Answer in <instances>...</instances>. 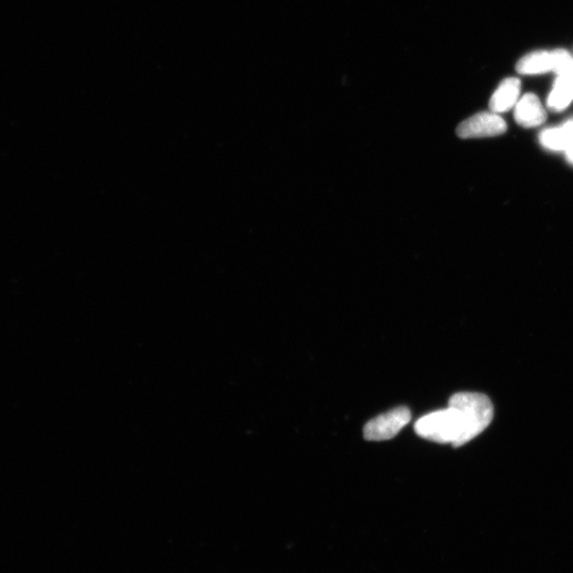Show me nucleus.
<instances>
[{
    "instance_id": "nucleus-1",
    "label": "nucleus",
    "mask_w": 573,
    "mask_h": 573,
    "mask_svg": "<svg viewBox=\"0 0 573 573\" xmlns=\"http://www.w3.org/2000/svg\"><path fill=\"white\" fill-rule=\"evenodd\" d=\"M493 406L485 394L457 393L451 397L448 408L427 414L414 425L423 439L461 447L490 426Z\"/></svg>"
},
{
    "instance_id": "nucleus-2",
    "label": "nucleus",
    "mask_w": 573,
    "mask_h": 573,
    "mask_svg": "<svg viewBox=\"0 0 573 573\" xmlns=\"http://www.w3.org/2000/svg\"><path fill=\"white\" fill-rule=\"evenodd\" d=\"M411 417V411L407 407L395 408L368 422L363 429V435L367 441L393 439L410 423Z\"/></svg>"
},
{
    "instance_id": "nucleus-3",
    "label": "nucleus",
    "mask_w": 573,
    "mask_h": 573,
    "mask_svg": "<svg viewBox=\"0 0 573 573\" xmlns=\"http://www.w3.org/2000/svg\"><path fill=\"white\" fill-rule=\"evenodd\" d=\"M506 131V122L493 112L479 113L459 123L457 129L459 138L464 139L491 138Z\"/></svg>"
},
{
    "instance_id": "nucleus-4",
    "label": "nucleus",
    "mask_w": 573,
    "mask_h": 573,
    "mask_svg": "<svg viewBox=\"0 0 573 573\" xmlns=\"http://www.w3.org/2000/svg\"><path fill=\"white\" fill-rule=\"evenodd\" d=\"M546 111L535 94L527 93L515 105V119L521 127L535 128L546 122Z\"/></svg>"
},
{
    "instance_id": "nucleus-5",
    "label": "nucleus",
    "mask_w": 573,
    "mask_h": 573,
    "mask_svg": "<svg viewBox=\"0 0 573 573\" xmlns=\"http://www.w3.org/2000/svg\"><path fill=\"white\" fill-rule=\"evenodd\" d=\"M521 83L518 78H508L499 85L490 101V109L493 113L508 112L518 102Z\"/></svg>"
},
{
    "instance_id": "nucleus-6",
    "label": "nucleus",
    "mask_w": 573,
    "mask_h": 573,
    "mask_svg": "<svg viewBox=\"0 0 573 573\" xmlns=\"http://www.w3.org/2000/svg\"><path fill=\"white\" fill-rule=\"evenodd\" d=\"M516 71L520 75H541V73L553 72L552 51H535L525 55L516 65Z\"/></svg>"
},
{
    "instance_id": "nucleus-7",
    "label": "nucleus",
    "mask_w": 573,
    "mask_h": 573,
    "mask_svg": "<svg viewBox=\"0 0 573 573\" xmlns=\"http://www.w3.org/2000/svg\"><path fill=\"white\" fill-rule=\"evenodd\" d=\"M572 100L573 78L569 76H558L547 100L549 109L554 112L563 111L571 104Z\"/></svg>"
},
{
    "instance_id": "nucleus-8",
    "label": "nucleus",
    "mask_w": 573,
    "mask_h": 573,
    "mask_svg": "<svg viewBox=\"0 0 573 573\" xmlns=\"http://www.w3.org/2000/svg\"><path fill=\"white\" fill-rule=\"evenodd\" d=\"M573 138L572 121L561 124L560 127L544 130L540 135L543 147L552 151H565Z\"/></svg>"
},
{
    "instance_id": "nucleus-9",
    "label": "nucleus",
    "mask_w": 573,
    "mask_h": 573,
    "mask_svg": "<svg viewBox=\"0 0 573 573\" xmlns=\"http://www.w3.org/2000/svg\"><path fill=\"white\" fill-rule=\"evenodd\" d=\"M553 55V72L558 76H573V55L569 50L555 49Z\"/></svg>"
},
{
    "instance_id": "nucleus-10",
    "label": "nucleus",
    "mask_w": 573,
    "mask_h": 573,
    "mask_svg": "<svg viewBox=\"0 0 573 573\" xmlns=\"http://www.w3.org/2000/svg\"><path fill=\"white\" fill-rule=\"evenodd\" d=\"M567 160L573 164V138L569 141V146H567L565 151Z\"/></svg>"
},
{
    "instance_id": "nucleus-11",
    "label": "nucleus",
    "mask_w": 573,
    "mask_h": 573,
    "mask_svg": "<svg viewBox=\"0 0 573 573\" xmlns=\"http://www.w3.org/2000/svg\"><path fill=\"white\" fill-rule=\"evenodd\" d=\"M572 122H573V119H572Z\"/></svg>"
},
{
    "instance_id": "nucleus-12",
    "label": "nucleus",
    "mask_w": 573,
    "mask_h": 573,
    "mask_svg": "<svg viewBox=\"0 0 573 573\" xmlns=\"http://www.w3.org/2000/svg\"><path fill=\"white\" fill-rule=\"evenodd\" d=\"M572 78H573V76H572Z\"/></svg>"
}]
</instances>
